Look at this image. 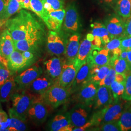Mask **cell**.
Segmentation results:
<instances>
[{
    "label": "cell",
    "mask_w": 131,
    "mask_h": 131,
    "mask_svg": "<svg viewBox=\"0 0 131 131\" xmlns=\"http://www.w3.org/2000/svg\"><path fill=\"white\" fill-rule=\"evenodd\" d=\"M5 25L14 41L45 35L42 24L25 9H21L16 16L7 19Z\"/></svg>",
    "instance_id": "1"
},
{
    "label": "cell",
    "mask_w": 131,
    "mask_h": 131,
    "mask_svg": "<svg viewBox=\"0 0 131 131\" xmlns=\"http://www.w3.org/2000/svg\"><path fill=\"white\" fill-rule=\"evenodd\" d=\"M124 103L119 99L114 100L106 107L95 114L91 121L95 124H103L109 122H118L124 109Z\"/></svg>",
    "instance_id": "2"
},
{
    "label": "cell",
    "mask_w": 131,
    "mask_h": 131,
    "mask_svg": "<svg viewBox=\"0 0 131 131\" xmlns=\"http://www.w3.org/2000/svg\"><path fill=\"white\" fill-rule=\"evenodd\" d=\"M70 91V89L64 87L55 82L41 95V97L43 101L49 106L52 108H56L67 101Z\"/></svg>",
    "instance_id": "3"
},
{
    "label": "cell",
    "mask_w": 131,
    "mask_h": 131,
    "mask_svg": "<svg viewBox=\"0 0 131 131\" xmlns=\"http://www.w3.org/2000/svg\"><path fill=\"white\" fill-rule=\"evenodd\" d=\"M36 96L25 91L14 92L11 98L12 102L11 109L19 117L26 121L28 110Z\"/></svg>",
    "instance_id": "4"
},
{
    "label": "cell",
    "mask_w": 131,
    "mask_h": 131,
    "mask_svg": "<svg viewBox=\"0 0 131 131\" xmlns=\"http://www.w3.org/2000/svg\"><path fill=\"white\" fill-rule=\"evenodd\" d=\"M83 63L80 62L77 58L74 61L64 62L61 75L55 82L62 86L70 89L77 73Z\"/></svg>",
    "instance_id": "5"
},
{
    "label": "cell",
    "mask_w": 131,
    "mask_h": 131,
    "mask_svg": "<svg viewBox=\"0 0 131 131\" xmlns=\"http://www.w3.org/2000/svg\"><path fill=\"white\" fill-rule=\"evenodd\" d=\"M67 41L61 31L59 32L50 30L47 38V49L48 52L59 56L65 54Z\"/></svg>",
    "instance_id": "6"
},
{
    "label": "cell",
    "mask_w": 131,
    "mask_h": 131,
    "mask_svg": "<svg viewBox=\"0 0 131 131\" xmlns=\"http://www.w3.org/2000/svg\"><path fill=\"white\" fill-rule=\"evenodd\" d=\"M43 74L42 68L38 64L32 66L15 76V81L18 89H27L35 80Z\"/></svg>",
    "instance_id": "7"
},
{
    "label": "cell",
    "mask_w": 131,
    "mask_h": 131,
    "mask_svg": "<svg viewBox=\"0 0 131 131\" xmlns=\"http://www.w3.org/2000/svg\"><path fill=\"white\" fill-rule=\"evenodd\" d=\"M47 104L43 101L41 95H37L28 112V117L37 124L45 122L48 115Z\"/></svg>",
    "instance_id": "8"
},
{
    "label": "cell",
    "mask_w": 131,
    "mask_h": 131,
    "mask_svg": "<svg viewBox=\"0 0 131 131\" xmlns=\"http://www.w3.org/2000/svg\"><path fill=\"white\" fill-rule=\"evenodd\" d=\"M63 24V29L67 33L74 34L79 30V16L74 4H70L67 7Z\"/></svg>",
    "instance_id": "9"
},
{
    "label": "cell",
    "mask_w": 131,
    "mask_h": 131,
    "mask_svg": "<svg viewBox=\"0 0 131 131\" xmlns=\"http://www.w3.org/2000/svg\"><path fill=\"white\" fill-rule=\"evenodd\" d=\"M45 35L14 41L16 50L21 52H32L38 56Z\"/></svg>",
    "instance_id": "10"
},
{
    "label": "cell",
    "mask_w": 131,
    "mask_h": 131,
    "mask_svg": "<svg viewBox=\"0 0 131 131\" xmlns=\"http://www.w3.org/2000/svg\"><path fill=\"white\" fill-rule=\"evenodd\" d=\"M98 84L90 82L86 83L81 88L78 93L76 95L77 101L85 106H91L94 104L97 92Z\"/></svg>",
    "instance_id": "11"
},
{
    "label": "cell",
    "mask_w": 131,
    "mask_h": 131,
    "mask_svg": "<svg viewBox=\"0 0 131 131\" xmlns=\"http://www.w3.org/2000/svg\"><path fill=\"white\" fill-rule=\"evenodd\" d=\"M8 68L14 73L21 72L35 63L24 57L22 52L15 50L7 58Z\"/></svg>",
    "instance_id": "12"
},
{
    "label": "cell",
    "mask_w": 131,
    "mask_h": 131,
    "mask_svg": "<svg viewBox=\"0 0 131 131\" xmlns=\"http://www.w3.org/2000/svg\"><path fill=\"white\" fill-rule=\"evenodd\" d=\"M111 59L109 51L105 48H93L86 60L91 66L109 65Z\"/></svg>",
    "instance_id": "13"
},
{
    "label": "cell",
    "mask_w": 131,
    "mask_h": 131,
    "mask_svg": "<svg viewBox=\"0 0 131 131\" xmlns=\"http://www.w3.org/2000/svg\"><path fill=\"white\" fill-rule=\"evenodd\" d=\"M54 82L50 76L42 74L33 81L27 89L33 93L42 95Z\"/></svg>",
    "instance_id": "14"
},
{
    "label": "cell",
    "mask_w": 131,
    "mask_h": 131,
    "mask_svg": "<svg viewBox=\"0 0 131 131\" xmlns=\"http://www.w3.org/2000/svg\"><path fill=\"white\" fill-rule=\"evenodd\" d=\"M87 106L83 104L76 106L69 113L70 121L74 127L83 126L88 121L89 111Z\"/></svg>",
    "instance_id": "15"
},
{
    "label": "cell",
    "mask_w": 131,
    "mask_h": 131,
    "mask_svg": "<svg viewBox=\"0 0 131 131\" xmlns=\"http://www.w3.org/2000/svg\"><path fill=\"white\" fill-rule=\"evenodd\" d=\"M114 101L110 88L99 85L94 102V109L103 108Z\"/></svg>",
    "instance_id": "16"
},
{
    "label": "cell",
    "mask_w": 131,
    "mask_h": 131,
    "mask_svg": "<svg viewBox=\"0 0 131 131\" xmlns=\"http://www.w3.org/2000/svg\"><path fill=\"white\" fill-rule=\"evenodd\" d=\"M74 128L69 113L65 115H57L49 124V129L52 131H72Z\"/></svg>",
    "instance_id": "17"
},
{
    "label": "cell",
    "mask_w": 131,
    "mask_h": 131,
    "mask_svg": "<svg viewBox=\"0 0 131 131\" xmlns=\"http://www.w3.org/2000/svg\"><path fill=\"white\" fill-rule=\"evenodd\" d=\"M105 26L112 39L115 38L122 39L124 38L125 23L120 18L111 17L106 21Z\"/></svg>",
    "instance_id": "18"
},
{
    "label": "cell",
    "mask_w": 131,
    "mask_h": 131,
    "mask_svg": "<svg viewBox=\"0 0 131 131\" xmlns=\"http://www.w3.org/2000/svg\"><path fill=\"white\" fill-rule=\"evenodd\" d=\"M65 13L66 10L64 9L49 13L45 23L48 28L50 30L57 32L61 31Z\"/></svg>",
    "instance_id": "19"
},
{
    "label": "cell",
    "mask_w": 131,
    "mask_h": 131,
    "mask_svg": "<svg viewBox=\"0 0 131 131\" xmlns=\"http://www.w3.org/2000/svg\"><path fill=\"white\" fill-rule=\"evenodd\" d=\"M80 36L78 33H74L68 40L65 55L68 61H74L77 58L80 47Z\"/></svg>",
    "instance_id": "20"
},
{
    "label": "cell",
    "mask_w": 131,
    "mask_h": 131,
    "mask_svg": "<svg viewBox=\"0 0 131 131\" xmlns=\"http://www.w3.org/2000/svg\"><path fill=\"white\" fill-rule=\"evenodd\" d=\"M64 63L60 57L57 56H54L45 61L44 65L48 75L53 80L58 79L61 75Z\"/></svg>",
    "instance_id": "21"
},
{
    "label": "cell",
    "mask_w": 131,
    "mask_h": 131,
    "mask_svg": "<svg viewBox=\"0 0 131 131\" xmlns=\"http://www.w3.org/2000/svg\"><path fill=\"white\" fill-rule=\"evenodd\" d=\"M15 50L14 40L9 31L6 29L1 33L0 51L6 58H8Z\"/></svg>",
    "instance_id": "22"
},
{
    "label": "cell",
    "mask_w": 131,
    "mask_h": 131,
    "mask_svg": "<svg viewBox=\"0 0 131 131\" xmlns=\"http://www.w3.org/2000/svg\"><path fill=\"white\" fill-rule=\"evenodd\" d=\"M15 76H11L4 84L0 87V103H5L9 101L14 90L17 88L15 81Z\"/></svg>",
    "instance_id": "23"
},
{
    "label": "cell",
    "mask_w": 131,
    "mask_h": 131,
    "mask_svg": "<svg viewBox=\"0 0 131 131\" xmlns=\"http://www.w3.org/2000/svg\"><path fill=\"white\" fill-rule=\"evenodd\" d=\"M91 66V64L87 60L85 61L83 64L81 66L77 73L75 80L70 87V90H74L76 88L84 83L88 79H89Z\"/></svg>",
    "instance_id": "24"
},
{
    "label": "cell",
    "mask_w": 131,
    "mask_h": 131,
    "mask_svg": "<svg viewBox=\"0 0 131 131\" xmlns=\"http://www.w3.org/2000/svg\"><path fill=\"white\" fill-rule=\"evenodd\" d=\"M8 113L10 118V123L8 127L9 131H24L27 130L26 121L19 117L11 108L9 109Z\"/></svg>",
    "instance_id": "25"
},
{
    "label": "cell",
    "mask_w": 131,
    "mask_h": 131,
    "mask_svg": "<svg viewBox=\"0 0 131 131\" xmlns=\"http://www.w3.org/2000/svg\"><path fill=\"white\" fill-rule=\"evenodd\" d=\"M109 64L114 68L117 73H121L127 76L131 72V70L126 59L120 57H111Z\"/></svg>",
    "instance_id": "26"
},
{
    "label": "cell",
    "mask_w": 131,
    "mask_h": 131,
    "mask_svg": "<svg viewBox=\"0 0 131 131\" xmlns=\"http://www.w3.org/2000/svg\"><path fill=\"white\" fill-rule=\"evenodd\" d=\"M91 34L93 36L100 37L103 43L106 45L112 39L106 26L98 22H95L91 25Z\"/></svg>",
    "instance_id": "27"
},
{
    "label": "cell",
    "mask_w": 131,
    "mask_h": 131,
    "mask_svg": "<svg viewBox=\"0 0 131 131\" xmlns=\"http://www.w3.org/2000/svg\"><path fill=\"white\" fill-rule=\"evenodd\" d=\"M93 48L91 42L87 38H84L80 44L77 59L81 63H84Z\"/></svg>",
    "instance_id": "28"
},
{
    "label": "cell",
    "mask_w": 131,
    "mask_h": 131,
    "mask_svg": "<svg viewBox=\"0 0 131 131\" xmlns=\"http://www.w3.org/2000/svg\"><path fill=\"white\" fill-rule=\"evenodd\" d=\"M21 9V4L18 0H8L2 19L7 20Z\"/></svg>",
    "instance_id": "29"
},
{
    "label": "cell",
    "mask_w": 131,
    "mask_h": 131,
    "mask_svg": "<svg viewBox=\"0 0 131 131\" xmlns=\"http://www.w3.org/2000/svg\"><path fill=\"white\" fill-rule=\"evenodd\" d=\"M31 11L39 16L45 24L47 21L48 12L45 9L41 0H30Z\"/></svg>",
    "instance_id": "30"
},
{
    "label": "cell",
    "mask_w": 131,
    "mask_h": 131,
    "mask_svg": "<svg viewBox=\"0 0 131 131\" xmlns=\"http://www.w3.org/2000/svg\"><path fill=\"white\" fill-rule=\"evenodd\" d=\"M115 8L118 14L122 17L128 18L131 16L130 0H118Z\"/></svg>",
    "instance_id": "31"
},
{
    "label": "cell",
    "mask_w": 131,
    "mask_h": 131,
    "mask_svg": "<svg viewBox=\"0 0 131 131\" xmlns=\"http://www.w3.org/2000/svg\"><path fill=\"white\" fill-rule=\"evenodd\" d=\"M121 131L131 130V106L124 109L118 121Z\"/></svg>",
    "instance_id": "32"
},
{
    "label": "cell",
    "mask_w": 131,
    "mask_h": 131,
    "mask_svg": "<svg viewBox=\"0 0 131 131\" xmlns=\"http://www.w3.org/2000/svg\"><path fill=\"white\" fill-rule=\"evenodd\" d=\"M122 39L120 38H113L107 43L104 48L108 49L112 53L113 57H119L122 50L121 48Z\"/></svg>",
    "instance_id": "33"
},
{
    "label": "cell",
    "mask_w": 131,
    "mask_h": 131,
    "mask_svg": "<svg viewBox=\"0 0 131 131\" xmlns=\"http://www.w3.org/2000/svg\"><path fill=\"white\" fill-rule=\"evenodd\" d=\"M45 9L48 13L64 8L63 0H41Z\"/></svg>",
    "instance_id": "34"
},
{
    "label": "cell",
    "mask_w": 131,
    "mask_h": 131,
    "mask_svg": "<svg viewBox=\"0 0 131 131\" xmlns=\"http://www.w3.org/2000/svg\"><path fill=\"white\" fill-rule=\"evenodd\" d=\"M111 65L110 64L100 67L97 72L89 78L91 82L99 84V82L103 79L108 74Z\"/></svg>",
    "instance_id": "35"
},
{
    "label": "cell",
    "mask_w": 131,
    "mask_h": 131,
    "mask_svg": "<svg viewBox=\"0 0 131 131\" xmlns=\"http://www.w3.org/2000/svg\"><path fill=\"white\" fill-rule=\"evenodd\" d=\"M125 83L115 80L111 84L110 89L114 100L119 99L122 97L124 91Z\"/></svg>",
    "instance_id": "36"
},
{
    "label": "cell",
    "mask_w": 131,
    "mask_h": 131,
    "mask_svg": "<svg viewBox=\"0 0 131 131\" xmlns=\"http://www.w3.org/2000/svg\"><path fill=\"white\" fill-rule=\"evenodd\" d=\"M116 72L114 68L112 66H111L110 70L106 76L99 83V85H102V86H106L109 88H110V85L113 82L115 81L116 75Z\"/></svg>",
    "instance_id": "37"
},
{
    "label": "cell",
    "mask_w": 131,
    "mask_h": 131,
    "mask_svg": "<svg viewBox=\"0 0 131 131\" xmlns=\"http://www.w3.org/2000/svg\"><path fill=\"white\" fill-rule=\"evenodd\" d=\"M122 98L125 101H131V72L126 76L124 91Z\"/></svg>",
    "instance_id": "38"
},
{
    "label": "cell",
    "mask_w": 131,
    "mask_h": 131,
    "mask_svg": "<svg viewBox=\"0 0 131 131\" xmlns=\"http://www.w3.org/2000/svg\"><path fill=\"white\" fill-rule=\"evenodd\" d=\"M13 72L8 67H2L0 68V87L9 78L14 75Z\"/></svg>",
    "instance_id": "39"
},
{
    "label": "cell",
    "mask_w": 131,
    "mask_h": 131,
    "mask_svg": "<svg viewBox=\"0 0 131 131\" xmlns=\"http://www.w3.org/2000/svg\"><path fill=\"white\" fill-rule=\"evenodd\" d=\"M99 131H120V127L118 122H109L102 124L99 127Z\"/></svg>",
    "instance_id": "40"
},
{
    "label": "cell",
    "mask_w": 131,
    "mask_h": 131,
    "mask_svg": "<svg viewBox=\"0 0 131 131\" xmlns=\"http://www.w3.org/2000/svg\"><path fill=\"white\" fill-rule=\"evenodd\" d=\"M10 123V118L6 113L2 110H0V127L8 130Z\"/></svg>",
    "instance_id": "41"
},
{
    "label": "cell",
    "mask_w": 131,
    "mask_h": 131,
    "mask_svg": "<svg viewBox=\"0 0 131 131\" xmlns=\"http://www.w3.org/2000/svg\"><path fill=\"white\" fill-rule=\"evenodd\" d=\"M90 40L94 48H101L103 41L100 37L96 36H93L91 33L88 34L86 37Z\"/></svg>",
    "instance_id": "42"
},
{
    "label": "cell",
    "mask_w": 131,
    "mask_h": 131,
    "mask_svg": "<svg viewBox=\"0 0 131 131\" xmlns=\"http://www.w3.org/2000/svg\"><path fill=\"white\" fill-rule=\"evenodd\" d=\"M121 48L122 50L131 51V37L122 38Z\"/></svg>",
    "instance_id": "43"
},
{
    "label": "cell",
    "mask_w": 131,
    "mask_h": 131,
    "mask_svg": "<svg viewBox=\"0 0 131 131\" xmlns=\"http://www.w3.org/2000/svg\"><path fill=\"white\" fill-rule=\"evenodd\" d=\"M131 37V16L128 18L125 22V33L124 38Z\"/></svg>",
    "instance_id": "44"
},
{
    "label": "cell",
    "mask_w": 131,
    "mask_h": 131,
    "mask_svg": "<svg viewBox=\"0 0 131 131\" xmlns=\"http://www.w3.org/2000/svg\"><path fill=\"white\" fill-rule=\"evenodd\" d=\"M93 124L91 121L87 122L83 126L78 127H74L72 131H84L86 130L87 129H89L90 127L93 126Z\"/></svg>",
    "instance_id": "45"
},
{
    "label": "cell",
    "mask_w": 131,
    "mask_h": 131,
    "mask_svg": "<svg viewBox=\"0 0 131 131\" xmlns=\"http://www.w3.org/2000/svg\"><path fill=\"white\" fill-rule=\"evenodd\" d=\"M21 4L23 9H25L28 10H31L30 4V0H18Z\"/></svg>",
    "instance_id": "46"
},
{
    "label": "cell",
    "mask_w": 131,
    "mask_h": 131,
    "mask_svg": "<svg viewBox=\"0 0 131 131\" xmlns=\"http://www.w3.org/2000/svg\"><path fill=\"white\" fill-rule=\"evenodd\" d=\"M7 1L8 0H0V19H2V17L5 12Z\"/></svg>",
    "instance_id": "47"
},
{
    "label": "cell",
    "mask_w": 131,
    "mask_h": 131,
    "mask_svg": "<svg viewBox=\"0 0 131 131\" xmlns=\"http://www.w3.org/2000/svg\"><path fill=\"white\" fill-rule=\"evenodd\" d=\"M0 65L5 67H8V59L6 58L0 51Z\"/></svg>",
    "instance_id": "48"
},
{
    "label": "cell",
    "mask_w": 131,
    "mask_h": 131,
    "mask_svg": "<svg viewBox=\"0 0 131 131\" xmlns=\"http://www.w3.org/2000/svg\"><path fill=\"white\" fill-rule=\"evenodd\" d=\"M126 78V76L125 75L121 74V73H116L115 80L119 82L125 83Z\"/></svg>",
    "instance_id": "49"
},
{
    "label": "cell",
    "mask_w": 131,
    "mask_h": 131,
    "mask_svg": "<svg viewBox=\"0 0 131 131\" xmlns=\"http://www.w3.org/2000/svg\"><path fill=\"white\" fill-rule=\"evenodd\" d=\"M127 61L131 70V51H128V55L127 58Z\"/></svg>",
    "instance_id": "50"
},
{
    "label": "cell",
    "mask_w": 131,
    "mask_h": 131,
    "mask_svg": "<svg viewBox=\"0 0 131 131\" xmlns=\"http://www.w3.org/2000/svg\"><path fill=\"white\" fill-rule=\"evenodd\" d=\"M127 55H128V51H125V50H122V53H121L119 57L121 58H122V59L127 60Z\"/></svg>",
    "instance_id": "51"
},
{
    "label": "cell",
    "mask_w": 131,
    "mask_h": 131,
    "mask_svg": "<svg viewBox=\"0 0 131 131\" xmlns=\"http://www.w3.org/2000/svg\"><path fill=\"white\" fill-rule=\"evenodd\" d=\"M6 20L0 19V28H1L4 24H5Z\"/></svg>",
    "instance_id": "52"
},
{
    "label": "cell",
    "mask_w": 131,
    "mask_h": 131,
    "mask_svg": "<svg viewBox=\"0 0 131 131\" xmlns=\"http://www.w3.org/2000/svg\"><path fill=\"white\" fill-rule=\"evenodd\" d=\"M103 1L105 3L110 4L113 3L115 0H103Z\"/></svg>",
    "instance_id": "53"
},
{
    "label": "cell",
    "mask_w": 131,
    "mask_h": 131,
    "mask_svg": "<svg viewBox=\"0 0 131 131\" xmlns=\"http://www.w3.org/2000/svg\"><path fill=\"white\" fill-rule=\"evenodd\" d=\"M1 33H0V43H1Z\"/></svg>",
    "instance_id": "54"
},
{
    "label": "cell",
    "mask_w": 131,
    "mask_h": 131,
    "mask_svg": "<svg viewBox=\"0 0 131 131\" xmlns=\"http://www.w3.org/2000/svg\"><path fill=\"white\" fill-rule=\"evenodd\" d=\"M3 67V66H2L1 65H0V68H1V67Z\"/></svg>",
    "instance_id": "55"
},
{
    "label": "cell",
    "mask_w": 131,
    "mask_h": 131,
    "mask_svg": "<svg viewBox=\"0 0 131 131\" xmlns=\"http://www.w3.org/2000/svg\"><path fill=\"white\" fill-rule=\"evenodd\" d=\"M0 110H2V109H1V108H0Z\"/></svg>",
    "instance_id": "56"
},
{
    "label": "cell",
    "mask_w": 131,
    "mask_h": 131,
    "mask_svg": "<svg viewBox=\"0 0 131 131\" xmlns=\"http://www.w3.org/2000/svg\"><path fill=\"white\" fill-rule=\"evenodd\" d=\"M130 2H131V0H130Z\"/></svg>",
    "instance_id": "57"
}]
</instances>
